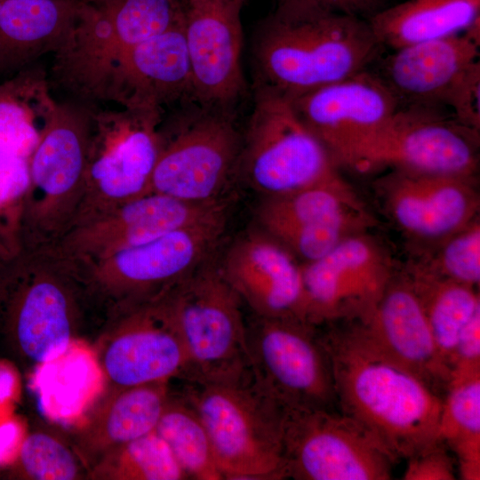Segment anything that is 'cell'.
Segmentation results:
<instances>
[{"label": "cell", "instance_id": "ac0fdd59", "mask_svg": "<svg viewBox=\"0 0 480 480\" xmlns=\"http://www.w3.org/2000/svg\"><path fill=\"white\" fill-rule=\"evenodd\" d=\"M300 267L306 320L315 326L341 317L358 318L372 308L392 279L383 249L362 232Z\"/></svg>", "mask_w": 480, "mask_h": 480}, {"label": "cell", "instance_id": "f546056e", "mask_svg": "<svg viewBox=\"0 0 480 480\" xmlns=\"http://www.w3.org/2000/svg\"><path fill=\"white\" fill-rule=\"evenodd\" d=\"M424 308L438 352L450 369L458 338L480 310L475 287L444 277L430 268H417L408 278Z\"/></svg>", "mask_w": 480, "mask_h": 480}, {"label": "cell", "instance_id": "4fadbf2b", "mask_svg": "<svg viewBox=\"0 0 480 480\" xmlns=\"http://www.w3.org/2000/svg\"><path fill=\"white\" fill-rule=\"evenodd\" d=\"M182 0H77L74 24L54 53L57 80L76 93L123 50L184 20Z\"/></svg>", "mask_w": 480, "mask_h": 480}, {"label": "cell", "instance_id": "44dd1931", "mask_svg": "<svg viewBox=\"0 0 480 480\" xmlns=\"http://www.w3.org/2000/svg\"><path fill=\"white\" fill-rule=\"evenodd\" d=\"M219 265L252 315L308 322L301 267L285 247L261 229L237 237Z\"/></svg>", "mask_w": 480, "mask_h": 480}, {"label": "cell", "instance_id": "484cf974", "mask_svg": "<svg viewBox=\"0 0 480 480\" xmlns=\"http://www.w3.org/2000/svg\"><path fill=\"white\" fill-rule=\"evenodd\" d=\"M77 0H0V73H18L64 43Z\"/></svg>", "mask_w": 480, "mask_h": 480}, {"label": "cell", "instance_id": "83f0119b", "mask_svg": "<svg viewBox=\"0 0 480 480\" xmlns=\"http://www.w3.org/2000/svg\"><path fill=\"white\" fill-rule=\"evenodd\" d=\"M102 373L92 353L73 340L62 354L38 365L35 387L40 406L55 420L78 417L96 396Z\"/></svg>", "mask_w": 480, "mask_h": 480}, {"label": "cell", "instance_id": "9a60e30c", "mask_svg": "<svg viewBox=\"0 0 480 480\" xmlns=\"http://www.w3.org/2000/svg\"><path fill=\"white\" fill-rule=\"evenodd\" d=\"M183 22L120 52L76 95L84 101L108 100L124 108L156 110L192 97Z\"/></svg>", "mask_w": 480, "mask_h": 480}, {"label": "cell", "instance_id": "6da1fadb", "mask_svg": "<svg viewBox=\"0 0 480 480\" xmlns=\"http://www.w3.org/2000/svg\"><path fill=\"white\" fill-rule=\"evenodd\" d=\"M319 337L342 413L364 426L397 460L439 440L443 398L429 385L380 351L354 324Z\"/></svg>", "mask_w": 480, "mask_h": 480}, {"label": "cell", "instance_id": "7a4b0ae2", "mask_svg": "<svg viewBox=\"0 0 480 480\" xmlns=\"http://www.w3.org/2000/svg\"><path fill=\"white\" fill-rule=\"evenodd\" d=\"M367 20L274 11L258 32L261 86L293 99L366 70L382 50Z\"/></svg>", "mask_w": 480, "mask_h": 480}, {"label": "cell", "instance_id": "4316f807", "mask_svg": "<svg viewBox=\"0 0 480 480\" xmlns=\"http://www.w3.org/2000/svg\"><path fill=\"white\" fill-rule=\"evenodd\" d=\"M480 18V0H405L367 19L380 42L393 50L463 32Z\"/></svg>", "mask_w": 480, "mask_h": 480}, {"label": "cell", "instance_id": "60d3db41", "mask_svg": "<svg viewBox=\"0 0 480 480\" xmlns=\"http://www.w3.org/2000/svg\"><path fill=\"white\" fill-rule=\"evenodd\" d=\"M450 369V379L480 373V310L462 329L453 351Z\"/></svg>", "mask_w": 480, "mask_h": 480}, {"label": "cell", "instance_id": "1f68e13d", "mask_svg": "<svg viewBox=\"0 0 480 480\" xmlns=\"http://www.w3.org/2000/svg\"><path fill=\"white\" fill-rule=\"evenodd\" d=\"M438 437L455 455L464 480L480 479V373L450 379Z\"/></svg>", "mask_w": 480, "mask_h": 480}, {"label": "cell", "instance_id": "8992f818", "mask_svg": "<svg viewBox=\"0 0 480 480\" xmlns=\"http://www.w3.org/2000/svg\"><path fill=\"white\" fill-rule=\"evenodd\" d=\"M92 108L57 102L29 157L23 203L28 238L55 243L73 224L84 191Z\"/></svg>", "mask_w": 480, "mask_h": 480}, {"label": "cell", "instance_id": "9c48e42d", "mask_svg": "<svg viewBox=\"0 0 480 480\" xmlns=\"http://www.w3.org/2000/svg\"><path fill=\"white\" fill-rule=\"evenodd\" d=\"M283 450L295 480H388L398 461L361 423L326 408H284Z\"/></svg>", "mask_w": 480, "mask_h": 480}, {"label": "cell", "instance_id": "d6986e66", "mask_svg": "<svg viewBox=\"0 0 480 480\" xmlns=\"http://www.w3.org/2000/svg\"><path fill=\"white\" fill-rule=\"evenodd\" d=\"M289 100L337 166L346 165L400 106L380 77L367 69Z\"/></svg>", "mask_w": 480, "mask_h": 480}, {"label": "cell", "instance_id": "f35d334b", "mask_svg": "<svg viewBox=\"0 0 480 480\" xmlns=\"http://www.w3.org/2000/svg\"><path fill=\"white\" fill-rule=\"evenodd\" d=\"M385 0H276L275 11L284 13H339L364 20L383 9Z\"/></svg>", "mask_w": 480, "mask_h": 480}, {"label": "cell", "instance_id": "d6a6232c", "mask_svg": "<svg viewBox=\"0 0 480 480\" xmlns=\"http://www.w3.org/2000/svg\"><path fill=\"white\" fill-rule=\"evenodd\" d=\"M155 432L169 446L188 479H225L202 420L180 392L171 393Z\"/></svg>", "mask_w": 480, "mask_h": 480}, {"label": "cell", "instance_id": "b9f144b4", "mask_svg": "<svg viewBox=\"0 0 480 480\" xmlns=\"http://www.w3.org/2000/svg\"><path fill=\"white\" fill-rule=\"evenodd\" d=\"M189 1H191V0H182L183 4H184L185 5H186L187 3H188Z\"/></svg>", "mask_w": 480, "mask_h": 480}, {"label": "cell", "instance_id": "cb8c5ba5", "mask_svg": "<svg viewBox=\"0 0 480 480\" xmlns=\"http://www.w3.org/2000/svg\"><path fill=\"white\" fill-rule=\"evenodd\" d=\"M356 329L380 351L435 391L446 390L450 370L434 340L421 301L408 278L392 279Z\"/></svg>", "mask_w": 480, "mask_h": 480}, {"label": "cell", "instance_id": "52a82bcc", "mask_svg": "<svg viewBox=\"0 0 480 480\" xmlns=\"http://www.w3.org/2000/svg\"><path fill=\"white\" fill-rule=\"evenodd\" d=\"M240 164L248 183L264 196L341 179L330 154L291 100L263 86L242 141Z\"/></svg>", "mask_w": 480, "mask_h": 480}, {"label": "cell", "instance_id": "30bf717a", "mask_svg": "<svg viewBox=\"0 0 480 480\" xmlns=\"http://www.w3.org/2000/svg\"><path fill=\"white\" fill-rule=\"evenodd\" d=\"M315 327L295 318L246 319L252 380L283 408L332 409L336 403L329 358Z\"/></svg>", "mask_w": 480, "mask_h": 480}, {"label": "cell", "instance_id": "5b68a950", "mask_svg": "<svg viewBox=\"0 0 480 480\" xmlns=\"http://www.w3.org/2000/svg\"><path fill=\"white\" fill-rule=\"evenodd\" d=\"M185 347V380H222L251 373L243 302L212 256L157 298Z\"/></svg>", "mask_w": 480, "mask_h": 480}, {"label": "cell", "instance_id": "4dcf8cb0", "mask_svg": "<svg viewBox=\"0 0 480 480\" xmlns=\"http://www.w3.org/2000/svg\"><path fill=\"white\" fill-rule=\"evenodd\" d=\"M170 395L169 382L118 388L93 422L91 443L108 452L155 431Z\"/></svg>", "mask_w": 480, "mask_h": 480}, {"label": "cell", "instance_id": "e575fe53", "mask_svg": "<svg viewBox=\"0 0 480 480\" xmlns=\"http://www.w3.org/2000/svg\"><path fill=\"white\" fill-rule=\"evenodd\" d=\"M19 470L36 480H73L79 467L71 451L51 435L36 432L21 444Z\"/></svg>", "mask_w": 480, "mask_h": 480}, {"label": "cell", "instance_id": "d4e9b609", "mask_svg": "<svg viewBox=\"0 0 480 480\" xmlns=\"http://www.w3.org/2000/svg\"><path fill=\"white\" fill-rule=\"evenodd\" d=\"M479 45L465 32L406 45L387 56L376 74L400 105H442L453 81L478 60Z\"/></svg>", "mask_w": 480, "mask_h": 480}, {"label": "cell", "instance_id": "277c9868", "mask_svg": "<svg viewBox=\"0 0 480 480\" xmlns=\"http://www.w3.org/2000/svg\"><path fill=\"white\" fill-rule=\"evenodd\" d=\"M180 393L208 433L225 479H285L284 408L261 391L252 373L222 380H181Z\"/></svg>", "mask_w": 480, "mask_h": 480}, {"label": "cell", "instance_id": "d590c367", "mask_svg": "<svg viewBox=\"0 0 480 480\" xmlns=\"http://www.w3.org/2000/svg\"><path fill=\"white\" fill-rule=\"evenodd\" d=\"M435 273L476 288L480 281V225L476 219L446 238L437 256Z\"/></svg>", "mask_w": 480, "mask_h": 480}, {"label": "cell", "instance_id": "5bb4252c", "mask_svg": "<svg viewBox=\"0 0 480 480\" xmlns=\"http://www.w3.org/2000/svg\"><path fill=\"white\" fill-rule=\"evenodd\" d=\"M242 141L221 109L202 114L169 135L161 130L151 192L191 203L223 201L239 167Z\"/></svg>", "mask_w": 480, "mask_h": 480}, {"label": "cell", "instance_id": "8d00e7d4", "mask_svg": "<svg viewBox=\"0 0 480 480\" xmlns=\"http://www.w3.org/2000/svg\"><path fill=\"white\" fill-rule=\"evenodd\" d=\"M442 105L448 106L452 116L476 135L480 128V62L464 69L445 92Z\"/></svg>", "mask_w": 480, "mask_h": 480}, {"label": "cell", "instance_id": "ba28073f", "mask_svg": "<svg viewBox=\"0 0 480 480\" xmlns=\"http://www.w3.org/2000/svg\"><path fill=\"white\" fill-rule=\"evenodd\" d=\"M160 120L161 110L92 108L84 191L72 226L151 192Z\"/></svg>", "mask_w": 480, "mask_h": 480}, {"label": "cell", "instance_id": "603a6c76", "mask_svg": "<svg viewBox=\"0 0 480 480\" xmlns=\"http://www.w3.org/2000/svg\"><path fill=\"white\" fill-rule=\"evenodd\" d=\"M124 308L127 314L103 355L105 375L118 388L188 380L185 347L159 300Z\"/></svg>", "mask_w": 480, "mask_h": 480}, {"label": "cell", "instance_id": "836d02e7", "mask_svg": "<svg viewBox=\"0 0 480 480\" xmlns=\"http://www.w3.org/2000/svg\"><path fill=\"white\" fill-rule=\"evenodd\" d=\"M122 480L188 479L166 443L155 432L108 452L97 469Z\"/></svg>", "mask_w": 480, "mask_h": 480}, {"label": "cell", "instance_id": "7402d4cb", "mask_svg": "<svg viewBox=\"0 0 480 480\" xmlns=\"http://www.w3.org/2000/svg\"><path fill=\"white\" fill-rule=\"evenodd\" d=\"M472 177L392 170L379 182L387 212L408 236L445 240L476 219Z\"/></svg>", "mask_w": 480, "mask_h": 480}, {"label": "cell", "instance_id": "ab89813d", "mask_svg": "<svg viewBox=\"0 0 480 480\" xmlns=\"http://www.w3.org/2000/svg\"><path fill=\"white\" fill-rule=\"evenodd\" d=\"M29 188V159L0 151V210L23 204Z\"/></svg>", "mask_w": 480, "mask_h": 480}, {"label": "cell", "instance_id": "7c38bea8", "mask_svg": "<svg viewBox=\"0 0 480 480\" xmlns=\"http://www.w3.org/2000/svg\"><path fill=\"white\" fill-rule=\"evenodd\" d=\"M226 220L224 213L78 266L124 308L154 300L213 256Z\"/></svg>", "mask_w": 480, "mask_h": 480}, {"label": "cell", "instance_id": "3957f363", "mask_svg": "<svg viewBox=\"0 0 480 480\" xmlns=\"http://www.w3.org/2000/svg\"><path fill=\"white\" fill-rule=\"evenodd\" d=\"M0 262V324L11 344L37 365L73 341L75 292L84 278L52 244L24 240Z\"/></svg>", "mask_w": 480, "mask_h": 480}, {"label": "cell", "instance_id": "8fae6325", "mask_svg": "<svg viewBox=\"0 0 480 480\" xmlns=\"http://www.w3.org/2000/svg\"><path fill=\"white\" fill-rule=\"evenodd\" d=\"M442 105H400L388 121L353 153L346 166L359 172L390 167L472 177L478 135Z\"/></svg>", "mask_w": 480, "mask_h": 480}, {"label": "cell", "instance_id": "2e32d148", "mask_svg": "<svg viewBox=\"0 0 480 480\" xmlns=\"http://www.w3.org/2000/svg\"><path fill=\"white\" fill-rule=\"evenodd\" d=\"M260 229L305 262L362 232L371 218L342 179L264 196L256 210Z\"/></svg>", "mask_w": 480, "mask_h": 480}, {"label": "cell", "instance_id": "74e56055", "mask_svg": "<svg viewBox=\"0 0 480 480\" xmlns=\"http://www.w3.org/2000/svg\"><path fill=\"white\" fill-rule=\"evenodd\" d=\"M451 450L438 440L409 457L403 476L405 480H454L456 460Z\"/></svg>", "mask_w": 480, "mask_h": 480}, {"label": "cell", "instance_id": "ffe728a7", "mask_svg": "<svg viewBox=\"0 0 480 480\" xmlns=\"http://www.w3.org/2000/svg\"><path fill=\"white\" fill-rule=\"evenodd\" d=\"M244 0H191L185 5L184 35L190 62L192 98L225 108L244 89L241 68Z\"/></svg>", "mask_w": 480, "mask_h": 480}, {"label": "cell", "instance_id": "e0dca14e", "mask_svg": "<svg viewBox=\"0 0 480 480\" xmlns=\"http://www.w3.org/2000/svg\"><path fill=\"white\" fill-rule=\"evenodd\" d=\"M224 213L225 200L199 204L150 192L75 224L53 244L81 265Z\"/></svg>", "mask_w": 480, "mask_h": 480}, {"label": "cell", "instance_id": "f1b7e54d", "mask_svg": "<svg viewBox=\"0 0 480 480\" xmlns=\"http://www.w3.org/2000/svg\"><path fill=\"white\" fill-rule=\"evenodd\" d=\"M56 105L38 69L0 84V151L29 159Z\"/></svg>", "mask_w": 480, "mask_h": 480}]
</instances>
